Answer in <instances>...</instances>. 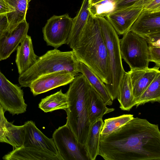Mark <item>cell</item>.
<instances>
[{"label":"cell","mask_w":160,"mask_h":160,"mask_svg":"<svg viewBox=\"0 0 160 160\" xmlns=\"http://www.w3.org/2000/svg\"><path fill=\"white\" fill-rule=\"evenodd\" d=\"M134 118L132 114H123L105 119L100 133V137H103L119 128Z\"/></svg>","instance_id":"cell-26"},{"label":"cell","mask_w":160,"mask_h":160,"mask_svg":"<svg viewBox=\"0 0 160 160\" xmlns=\"http://www.w3.org/2000/svg\"><path fill=\"white\" fill-rule=\"evenodd\" d=\"M75 76L69 72L62 70L44 75L33 81L29 87L36 96L71 82Z\"/></svg>","instance_id":"cell-11"},{"label":"cell","mask_w":160,"mask_h":160,"mask_svg":"<svg viewBox=\"0 0 160 160\" xmlns=\"http://www.w3.org/2000/svg\"><path fill=\"white\" fill-rule=\"evenodd\" d=\"M72 49L79 62L90 68L105 85L108 83L106 46L99 25L90 13L82 32Z\"/></svg>","instance_id":"cell-2"},{"label":"cell","mask_w":160,"mask_h":160,"mask_svg":"<svg viewBox=\"0 0 160 160\" xmlns=\"http://www.w3.org/2000/svg\"><path fill=\"white\" fill-rule=\"evenodd\" d=\"M145 39L148 46L160 47V33L152 35Z\"/></svg>","instance_id":"cell-32"},{"label":"cell","mask_w":160,"mask_h":160,"mask_svg":"<svg viewBox=\"0 0 160 160\" xmlns=\"http://www.w3.org/2000/svg\"><path fill=\"white\" fill-rule=\"evenodd\" d=\"M106 105L101 96L91 86L88 102V118L91 123L114 110V108H108Z\"/></svg>","instance_id":"cell-19"},{"label":"cell","mask_w":160,"mask_h":160,"mask_svg":"<svg viewBox=\"0 0 160 160\" xmlns=\"http://www.w3.org/2000/svg\"><path fill=\"white\" fill-rule=\"evenodd\" d=\"M38 107L45 112L59 109L65 111L68 108L66 93H63L61 89L57 92L42 99Z\"/></svg>","instance_id":"cell-24"},{"label":"cell","mask_w":160,"mask_h":160,"mask_svg":"<svg viewBox=\"0 0 160 160\" xmlns=\"http://www.w3.org/2000/svg\"><path fill=\"white\" fill-rule=\"evenodd\" d=\"M29 25L24 20L11 31L5 30L0 37V61L6 59L17 50L28 35Z\"/></svg>","instance_id":"cell-12"},{"label":"cell","mask_w":160,"mask_h":160,"mask_svg":"<svg viewBox=\"0 0 160 160\" xmlns=\"http://www.w3.org/2000/svg\"><path fill=\"white\" fill-rule=\"evenodd\" d=\"M99 25L107 47L108 61L109 83L105 86L112 101L117 98L119 85L125 71L120 47L119 39L113 28L104 17L93 18Z\"/></svg>","instance_id":"cell-5"},{"label":"cell","mask_w":160,"mask_h":160,"mask_svg":"<svg viewBox=\"0 0 160 160\" xmlns=\"http://www.w3.org/2000/svg\"><path fill=\"white\" fill-rule=\"evenodd\" d=\"M38 58L34 52L31 37L27 35L17 49L15 62L19 75L32 66Z\"/></svg>","instance_id":"cell-16"},{"label":"cell","mask_w":160,"mask_h":160,"mask_svg":"<svg viewBox=\"0 0 160 160\" xmlns=\"http://www.w3.org/2000/svg\"><path fill=\"white\" fill-rule=\"evenodd\" d=\"M78 69L86 78L91 85L98 93L107 105H111L113 101L111 99L105 84L90 68L83 63L79 62Z\"/></svg>","instance_id":"cell-23"},{"label":"cell","mask_w":160,"mask_h":160,"mask_svg":"<svg viewBox=\"0 0 160 160\" xmlns=\"http://www.w3.org/2000/svg\"><path fill=\"white\" fill-rule=\"evenodd\" d=\"M8 26L6 16H0V37L2 33L7 29Z\"/></svg>","instance_id":"cell-33"},{"label":"cell","mask_w":160,"mask_h":160,"mask_svg":"<svg viewBox=\"0 0 160 160\" xmlns=\"http://www.w3.org/2000/svg\"><path fill=\"white\" fill-rule=\"evenodd\" d=\"M52 138L62 160H89L85 147L66 124L54 131Z\"/></svg>","instance_id":"cell-8"},{"label":"cell","mask_w":160,"mask_h":160,"mask_svg":"<svg viewBox=\"0 0 160 160\" xmlns=\"http://www.w3.org/2000/svg\"><path fill=\"white\" fill-rule=\"evenodd\" d=\"M4 111L0 104V128L3 125L7 120L4 116Z\"/></svg>","instance_id":"cell-34"},{"label":"cell","mask_w":160,"mask_h":160,"mask_svg":"<svg viewBox=\"0 0 160 160\" xmlns=\"http://www.w3.org/2000/svg\"><path fill=\"white\" fill-rule=\"evenodd\" d=\"M13 11L12 8L5 0H0V16H6Z\"/></svg>","instance_id":"cell-31"},{"label":"cell","mask_w":160,"mask_h":160,"mask_svg":"<svg viewBox=\"0 0 160 160\" xmlns=\"http://www.w3.org/2000/svg\"><path fill=\"white\" fill-rule=\"evenodd\" d=\"M129 31L145 39L160 33V12H151L142 10Z\"/></svg>","instance_id":"cell-14"},{"label":"cell","mask_w":160,"mask_h":160,"mask_svg":"<svg viewBox=\"0 0 160 160\" xmlns=\"http://www.w3.org/2000/svg\"><path fill=\"white\" fill-rule=\"evenodd\" d=\"M103 0H89V4H92L98 2Z\"/></svg>","instance_id":"cell-35"},{"label":"cell","mask_w":160,"mask_h":160,"mask_svg":"<svg viewBox=\"0 0 160 160\" xmlns=\"http://www.w3.org/2000/svg\"><path fill=\"white\" fill-rule=\"evenodd\" d=\"M149 60L150 62H152L156 66L160 67V47L148 46Z\"/></svg>","instance_id":"cell-29"},{"label":"cell","mask_w":160,"mask_h":160,"mask_svg":"<svg viewBox=\"0 0 160 160\" xmlns=\"http://www.w3.org/2000/svg\"><path fill=\"white\" fill-rule=\"evenodd\" d=\"M150 0H118L116 4L115 10L134 6L142 7L144 5Z\"/></svg>","instance_id":"cell-28"},{"label":"cell","mask_w":160,"mask_h":160,"mask_svg":"<svg viewBox=\"0 0 160 160\" xmlns=\"http://www.w3.org/2000/svg\"><path fill=\"white\" fill-rule=\"evenodd\" d=\"M117 98L120 104L119 107L122 110L129 111L136 105L128 72H124L119 85Z\"/></svg>","instance_id":"cell-21"},{"label":"cell","mask_w":160,"mask_h":160,"mask_svg":"<svg viewBox=\"0 0 160 160\" xmlns=\"http://www.w3.org/2000/svg\"><path fill=\"white\" fill-rule=\"evenodd\" d=\"M160 67L149 68L128 71L131 80L134 99L136 103L140 97L160 72Z\"/></svg>","instance_id":"cell-15"},{"label":"cell","mask_w":160,"mask_h":160,"mask_svg":"<svg viewBox=\"0 0 160 160\" xmlns=\"http://www.w3.org/2000/svg\"><path fill=\"white\" fill-rule=\"evenodd\" d=\"M73 18L68 14L54 15L42 28L43 39L48 46L57 49L67 44L72 26Z\"/></svg>","instance_id":"cell-9"},{"label":"cell","mask_w":160,"mask_h":160,"mask_svg":"<svg viewBox=\"0 0 160 160\" xmlns=\"http://www.w3.org/2000/svg\"><path fill=\"white\" fill-rule=\"evenodd\" d=\"M160 102V72L140 97L135 106L137 107L148 102Z\"/></svg>","instance_id":"cell-25"},{"label":"cell","mask_w":160,"mask_h":160,"mask_svg":"<svg viewBox=\"0 0 160 160\" xmlns=\"http://www.w3.org/2000/svg\"><path fill=\"white\" fill-rule=\"evenodd\" d=\"M91 85L82 74L75 76L66 93L68 108L66 124L78 142L85 147L91 123L88 114V102Z\"/></svg>","instance_id":"cell-3"},{"label":"cell","mask_w":160,"mask_h":160,"mask_svg":"<svg viewBox=\"0 0 160 160\" xmlns=\"http://www.w3.org/2000/svg\"><path fill=\"white\" fill-rule=\"evenodd\" d=\"M24 124L22 146L32 152L35 160H62L52 138L45 136L33 121Z\"/></svg>","instance_id":"cell-7"},{"label":"cell","mask_w":160,"mask_h":160,"mask_svg":"<svg viewBox=\"0 0 160 160\" xmlns=\"http://www.w3.org/2000/svg\"><path fill=\"white\" fill-rule=\"evenodd\" d=\"M89 0H83L79 11L73 18L72 29L67 43L71 49L85 25L89 13Z\"/></svg>","instance_id":"cell-22"},{"label":"cell","mask_w":160,"mask_h":160,"mask_svg":"<svg viewBox=\"0 0 160 160\" xmlns=\"http://www.w3.org/2000/svg\"><path fill=\"white\" fill-rule=\"evenodd\" d=\"M0 104L12 115L25 112L27 105L21 87L9 81L0 71Z\"/></svg>","instance_id":"cell-10"},{"label":"cell","mask_w":160,"mask_h":160,"mask_svg":"<svg viewBox=\"0 0 160 160\" xmlns=\"http://www.w3.org/2000/svg\"><path fill=\"white\" fill-rule=\"evenodd\" d=\"M103 121L102 118L91 123L85 148L89 160H94L98 155L100 133Z\"/></svg>","instance_id":"cell-18"},{"label":"cell","mask_w":160,"mask_h":160,"mask_svg":"<svg viewBox=\"0 0 160 160\" xmlns=\"http://www.w3.org/2000/svg\"><path fill=\"white\" fill-rule=\"evenodd\" d=\"M118 1L103 0L94 4H89V12L93 18L97 17L106 18L115 10Z\"/></svg>","instance_id":"cell-27"},{"label":"cell","mask_w":160,"mask_h":160,"mask_svg":"<svg viewBox=\"0 0 160 160\" xmlns=\"http://www.w3.org/2000/svg\"><path fill=\"white\" fill-rule=\"evenodd\" d=\"M142 10L151 12H160V0H150L142 7Z\"/></svg>","instance_id":"cell-30"},{"label":"cell","mask_w":160,"mask_h":160,"mask_svg":"<svg viewBox=\"0 0 160 160\" xmlns=\"http://www.w3.org/2000/svg\"><path fill=\"white\" fill-rule=\"evenodd\" d=\"M142 10V7L138 6L115 10L106 18L118 35H123L129 31Z\"/></svg>","instance_id":"cell-13"},{"label":"cell","mask_w":160,"mask_h":160,"mask_svg":"<svg viewBox=\"0 0 160 160\" xmlns=\"http://www.w3.org/2000/svg\"><path fill=\"white\" fill-rule=\"evenodd\" d=\"M79 62L72 51L62 52L55 48L38 57L32 66L19 75L18 81L22 87H29L38 77L62 70L68 71L75 76L79 73Z\"/></svg>","instance_id":"cell-4"},{"label":"cell","mask_w":160,"mask_h":160,"mask_svg":"<svg viewBox=\"0 0 160 160\" xmlns=\"http://www.w3.org/2000/svg\"><path fill=\"white\" fill-rule=\"evenodd\" d=\"M98 155L105 160H160V131L157 125L134 118L100 137Z\"/></svg>","instance_id":"cell-1"},{"label":"cell","mask_w":160,"mask_h":160,"mask_svg":"<svg viewBox=\"0 0 160 160\" xmlns=\"http://www.w3.org/2000/svg\"><path fill=\"white\" fill-rule=\"evenodd\" d=\"M119 47L122 58L130 69H143L148 67V48L145 38L129 31L119 39Z\"/></svg>","instance_id":"cell-6"},{"label":"cell","mask_w":160,"mask_h":160,"mask_svg":"<svg viewBox=\"0 0 160 160\" xmlns=\"http://www.w3.org/2000/svg\"><path fill=\"white\" fill-rule=\"evenodd\" d=\"M13 11L7 14L8 26L7 30L11 31L26 19L29 4L31 0H5Z\"/></svg>","instance_id":"cell-20"},{"label":"cell","mask_w":160,"mask_h":160,"mask_svg":"<svg viewBox=\"0 0 160 160\" xmlns=\"http://www.w3.org/2000/svg\"><path fill=\"white\" fill-rule=\"evenodd\" d=\"M25 125L17 126L7 120L0 128V142L8 143L13 149L23 146Z\"/></svg>","instance_id":"cell-17"}]
</instances>
